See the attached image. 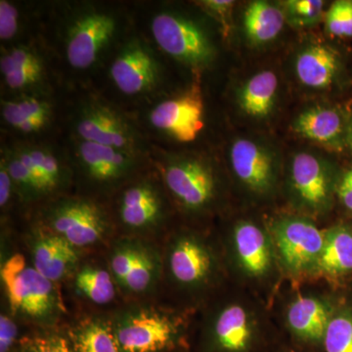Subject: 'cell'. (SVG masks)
Returning a JSON list of instances; mask_svg holds the SVG:
<instances>
[{
    "label": "cell",
    "mask_w": 352,
    "mask_h": 352,
    "mask_svg": "<svg viewBox=\"0 0 352 352\" xmlns=\"http://www.w3.org/2000/svg\"><path fill=\"white\" fill-rule=\"evenodd\" d=\"M16 352H36V351H34V346H32L29 340L27 342H23Z\"/></svg>",
    "instance_id": "cell-40"
},
{
    "label": "cell",
    "mask_w": 352,
    "mask_h": 352,
    "mask_svg": "<svg viewBox=\"0 0 352 352\" xmlns=\"http://www.w3.org/2000/svg\"><path fill=\"white\" fill-rule=\"evenodd\" d=\"M170 199L154 166L126 183L109 201L116 228L144 238L157 232L170 214Z\"/></svg>",
    "instance_id": "cell-6"
},
{
    "label": "cell",
    "mask_w": 352,
    "mask_h": 352,
    "mask_svg": "<svg viewBox=\"0 0 352 352\" xmlns=\"http://www.w3.org/2000/svg\"><path fill=\"white\" fill-rule=\"evenodd\" d=\"M71 138L150 155L152 143L126 113L96 94L82 97L69 117Z\"/></svg>",
    "instance_id": "cell-5"
},
{
    "label": "cell",
    "mask_w": 352,
    "mask_h": 352,
    "mask_svg": "<svg viewBox=\"0 0 352 352\" xmlns=\"http://www.w3.org/2000/svg\"><path fill=\"white\" fill-rule=\"evenodd\" d=\"M164 271L180 289L199 292L214 283L219 273V258L207 241L184 231L175 234L166 245Z\"/></svg>",
    "instance_id": "cell-14"
},
{
    "label": "cell",
    "mask_w": 352,
    "mask_h": 352,
    "mask_svg": "<svg viewBox=\"0 0 352 352\" xmlns=\"http://www.w3.org/2000/svg\"><path fill=\"white\" fill-rule=\"evenodd\" d=\"M234 175L248 191L256 196H266L274 189L277 180L276 162L270 150L250 140L237 139L230 149Z\"/></svg>",
    "instance_id": "cell-21"
},
{
    "label": "cell",
    "mask_w": 352,
    "mask_h": 352,
    "mask_svg": "<svg viewBox=\"0 0 352 352\" xmlns=\"http://www.w3.org/2000/svg\"><path fill=\"white\" fill-rule=\"evenodd\" d=\"M326 29L333 36L352 38V1L333 2L326 17Z\"/></svg>",
    "instance_id": "cell-33"
},
{
    "label": "cell",
    "mask_w": 352,
    "mask_h": 352,
    "mask_svg": "<svg viewBox=\"0 0 352 352\" xmlns=\"http://www.w3.org/2000/svg\"><path fill=\"white\" fill-rule=\"evenodd\" d=\"M73 276L76 292L95 305H108L117 296L118 287L108 267L80 265Z\"/></svg>",
    "instance_id": "cell-30"
},
{
    "label": "cell",
    "mask_w": 352,
    "mask_h": 352,
    "mask_svg": "<svg viewBox=\"0 0 352 352\" xmlns=\"http://www.w3.org/2000/svg\"><path fill=\"white\" fill-rule=\"evenodd\" d=\"M124 22L120 11L106 6L80 3L69 9L61 27L62 51L69 66L76 71L97 66L124 41Z\"/></svg>",
    "instance_id": "cell-2"
},
{
    "label": "cell",
    "mask_w": 352,
    "mask_h": 352,
    "mask_svg": "<svg viewBox=\"0 0 352 352\" xmlns=\"http://www.w3.org/2000/svg\"><path fill=\"white\" fill-rule=\"evenodd\" d=\"M146 118L152 131L176 142H193L205 127V104L200 83L195 82L182 94L153 104Z\"/></svg>",
    "instance_id": "cell-16"
},
{
    "label": "cell",
    "mask_w": 352,
    "mask_h": 352,
    "mask_svg": "<svg viewBox=\"0 0 352 352\" xmlns=\"http://www.w3.org/2000/svg\"><path fill=\"white\" fill-rule=\"evenodd\" d=\"M270 233L278 261L293 275L315 273L325 232L311 220L302 217H282L271 223Z\"/></svg>",
    "instance_id": "cell-15"
},
{
    "label": "cell",
    "mask_w": 352,
    "mask_h": 352,
    "mask_svg": "<svg viewBox=\"0 0 352 352\" xmlns=\"http://www.w3.org/2000/svg\"><path fill=\"white\" fill-rule=\"evenodd\" d=\"M0 75L4 96L52 94L47 56L36 41L1 48Z\"/></svg>",
    "instance_id": "cell-17"
},
{
    "label": "cell",
    "mask_w": 352,
    "mask_h": 352,
    "mask_svg": "<svg viewBox=\"0 0 352 352\" xmlns=\"http://www.w3.org/2000/svg\"><path fill=\"white\" fill-rule=\"evenodd\" d=\"M337 193L344 207L352 210V168L340 179L338 184Z\"/></svg>",
    "instance_id": "cell-38"
},
{
    "label": "cell",
    "mask_w": 352,
    "mask_h": 352,
    "mask_svg": "<svg viewBox=\"0 0 352 352\" xmlns=\"http://www.w3.org/2000/svg\"><path fill=\"white\" fill-rule=\"evenodd\" d=\"M333 315L332 308L320 298L298 296L287 310V325L303 344L322 346Z\"/></svg>",
    "instance_id": "cell-23"
},
{
    "label": "cell",
    "mask_w": 352,
    "mask_h": 352,
    "mask_svg": "<svg viewBox=\"0 0 352 352\" xmlns=\"http://www.w3.org/2000/svg\"><path fill=\"white\" fill-rule=\"evenodd\" d=\"M68 340L73 352H120L112 322L102 317L78 323L69 331Z\"/></svg>",
    "instance_id": "cell-27"
},
{
    "label": "cell",
    "mask_w": 352,
    "mask_h": 352,
    "mask_svg": "<svg viewBox=\"0 0 352 352\" xmlns=\"http://www.w3.org/2000/svg\"><path fill=\"white\" fill-rule=\"evenodd\" d=\"M229 250L234 266L249 279H264L274 270L277 256L270 233L252 220L234 224Z\"/></svg>",
    "instance_id": "cell-20"
},
{
    "label": "cell",
    "mask_w": 352,
    "mask_h": 352,
    "mask_svg": "<svg viewBox=\"0 0 352 352\" xmlns=\"http://www.w3.org/2000/svg\"><path fill=\"white\" fill-rule=\"evenodd\" d=\"M82 195L108 204L126 183L152 168L150 155L71 138L66 148Z\"/></svg>",
    "instance_id": "cell-1"
},
{
    "label": "cell",
    "mask_w": 352,
    "mask_h": 352,
    "mask_svg": "<svg viewBox=\"0 0 352 352\" xmlns=\"http://www.w3.org/2000/svg\"><path fill=\"white\" fill-rule=\"evenodd\" d=\"M289 19L296 25H312L320 19L324 1L320 0H289L285 2Z\"/></svg>",
    "instance_id": "cell-34"
},
{
    "label": "cell",
    "mask_w": 352,
    "mask_h": 352,
    "mask_svg": "<svg viewBox=\"0 0 352 352\" xmlns=\"http://www.w3.org/2000/svg\"><path fill=\"white\" fill-rule=\"evenodd\" d=\"M352 272V231L336 226L325 232L323 249L317 263L316 274L330 278L344 276Z\"/></svg>",
    "instance_id": "cell-26"
},
{
    "label": "cell",
    "mask_w": 352,
    "mask_h": 352,
    "mask_svg": "<svg viewBox=\"0 0 352 352\" xmlns=\"http://www.w3.org/2000/svg\"><path fill=\"white\" fill-rule=\"evenodd\" d=\"M14 201H17V195L12 177L4 162L0 161V208L2 212H7Z\"/></svg>",
    "instance_id": "cell-37"
},
{
    "label": "cell",
    "mask_w": 352,
    "mask_h": 352,
    "mask_svg": "<svg viewBox=\"0 0 352 352\" xmlns=\"http://www.w3.org/2000/svg\"><path fill=\"white\" fill-rule=\"evenodd\" d=\"M292 129L303 138L335 149L346 140L344 118L333 108L316 106L303 111L294 120Z\"/></svg>",
    "instance_id": "cell-24"
},
{
    "label": "cell",
    "mask_w": 352,
    "mask_h": 352,
    "mask_svg": "<svg viewBox=\"0 0 352 352\" xmlns=\"http://www.w3.org/2000/svg\"><path fill=\"white\" fill-rule=\"evenodd\" d=\"M111 322L120 352H166L177 346L182 337L176 317L149 305L127 307Z\"/></svg>",
    "instance_id": "cell-9"
},
{
    "label": "cell",
    "mask_w": 352,
    "mask_h": 352,
    "mask_svg": "<svg viewBox=\"0 0 352 352\" xmlns=\"http://www.w3.org/2000/svg\"><path fill=\"white\" fill-rule=\"evenodd\" d=\"M289 191L294 204L311 215L327 212L336 189L332 168L324 160L302 152L292 160Z\"/></svg>",
    "instance_id": "cell-18"
},
{
    "label": "cell",
    "mask_w": 352,
    "mask_h": 352,
    "mask_svg": "<svg viewBox=\"0 0 352 352\" xmlns=\"http://www.w3.org/2000/svg\"><path fill=\"white\" fill-rule=\"evenodd\" d=\"M108 268L120 292L140 298L152 293L159 284L164 256L144 238L122 235L111 247Z\"/></svg>",
    "instance_id": "cell-10"
},
{
    "label": "cell",
    "mask_w": 352,
    "mask_h": 352,
    "mask_svg": "<svg viewBox=\"0 0 352 352\" xmlns=\"http://www.w3.org/2000/svg\"><path fill=\"white\" fill-rule=\"evenodd\" d=\"M19 338V328L8 314L0 316V352H16Z\"/></svg>",
    "instance_id": "cell-35"
},
{
    "label": "cell",
    "mask_w": 352,
    "mask_h": 352,
    "mask_svg": "<svg viewBox=\"0 0 352 352\" xmlns=\"http://www.w3.org/2000/svg\"><path fill=\"white\" fill-rule=\"evenodd\" d=\"M57 104L52 94L2 96L0 117L3 131L14 140H41L56 120Z\"/></svg>",
    "instance_id": "cell-19"
},
{
    "label": "cell",
    "mask_w": 352,
    "mask_h": 352,
    "mask_svg": "<svg viewBox=\"0 0 352 352\" xmlns=\"http://www.w3.org/2000/svg\"><path fill=\"white\" fill-rule=\"evenodd\" d=\"M24 11L20 6L8 0L0 1V41L1 48L19 43L18 38L25 28Z\"/></svg>",
    "instance_id": "cell-32"
},
{
    "label": "cell",
    "mask_w": 352,
    "mask_h": 352,
    "mask_svg": "<svg viewBox=\"0 0 352 352\" xmlns=\"http://www.w3.org/2000/svg\"><path fill=\"white\" fill-rule=\"evenodd\" d=\"M0 275L14 314L41 327L56 323L64 310L57 284L41 275L20 254L2 263Z\"/></svg>",
    "instance_id": "cell-7"
},
{
    "label": "cell",
    "mask_w": 352,
    "mask_h": 352,
    "mask_svg": "<svg viewBox=\"0 0 352 352\" xmlns=\"http://www.w3.org/2000/svg\"><path fill=\"white\" fill-rule=\"evenodd\" d=\"M38 208V224L78 251L105 242L116 228L108 204L82 194H66Z\"/></svg>",
    "instance_id": "cell-4"
},
{
    "label": "cell",
    "mask_w": 352,
    "mask_h": 352,
    "mask_svg": "<svg viewBox=\"0 0 352 352\" xmlns=\"http://www.w3.org/2000/svg\"><path fill=\"white\" fill-rule=\"evenodd\" d=\"M25 164L36 189L38 207L66 195L75 186L66 149L44 140L4 142Z\"/></svg>",
    "instance_id": "cell-13"
},
{
    "label": "cell",
    "mask_w": 352,
    "mask_h": 352,
    "mask_svg": "<svg viewBox=\"0 0 352 352\" xmlns=\"http://www.w3.org/2000/svg\"><path fill=\"white\" fill-rule=\"evenodd\" d=\"M322 346L325 352H352V309L333 315Z\"/></svg>",
    "instance_id": "cell-31"
},
{
    "label": "cell",
    "mask_w": 352,
    "mask_h": 352,
    "mask_svg": "<svg viewBox=\"0 0 352 352\" xmlns=\"http://www.w3.org/2000/svg\"><path fill=\"white\" fill-rule=\"evenodd\" d=\"M339 66V58L331 48L314 44L296 57V74L305 87L322 89L332 85Z\"/></svg>",
    "instance_id": "cell-25"
},
{
    "label": "cell",
    "mask_w": 352,
    "mask_h": 352,
    "mask_svg": "<svg viewBox=\"0 0 352 352\" xmlns=\"http://www.w3.org/2000/svg\"><path fill=\"white\" fill-rule=\"evenodd\" d=\"M346 142L347 144L349 145V147H351L352 151V124H351V126L347 127Z\"/></svg>",
    "instance_id": "cell-41"
},
{
    "label": "cell",
    "mask_w": 352,
    "mask_h": 352,
    "mask_svg": "<svg viewBox=\"0 0 352 352\" xmlns=\"http://www.w3.org/2000/svg\"><path fill=\"white\" fill-rule=\"evenodd\" d=\"M284 11L267 1H254L245 9V36L254 44H265L276 38L283 30Z\"/></svg>",
    "instance_id": "cell-28"
},
{
    "label": "cell",
    "mask_w": 352,
    "mask_h": 352,
    "mask_svg": "<svg viewBox=\"0 0 352 352\" xmlns=\"http://www.w3.org/2000/svg\"><path fill=\"white\" fill-rule=\"evenodd\" d=\"M109 78L120 94L131 98H149L163 82V66L151 44L141 36L124 38L115 50Z\"/></svg>",
    "instance_id": "cell-12"
},
{
    "label": "cell",
    "mask_w": 352,
    "mask_h": 352,
    "mask_svg": "<svg viewBox=\"0 0 352 352\" xmlns=\"http://www.w3.org/2000/svg\"><path fill=\"white\" fill-rule=\"evenodd\" d=\"M32 265L58 284L75 274L80 266V252L68 241L36 223L29 237Z\"/></svg>",
    "instance_id": "cell-22"
},
{
    "label": "cell",
    "mask_w": 352,
    "mask_h": 352,
    "mask_svg": "<svg viewBox=\"0 0 352 352\" xmlns=\"http://www.w3.org/2000/svg\"><path fill=\"white\" fill-rule=\"evenodd\" d=\"M36 352H73L67 338L57 333H43L30 340Z\"/></svg>",
    "instance_id": "cell-36"
},
{
    "label": "cell",
    "mask_w": 352,
    "mask_h": 352,
    "mask_svg": "<svg viewBox=\"0 0 352 352\" xmlns=\"http://www.w3.org/2000/svg\"><path fill=\"white\" fill-rule=\"evenodd\" d=\"M150 31L160 50L185 66L201 69L215 59L217 50L207 31L182 13L157 11L150 21Z\"/></svg>",
    "instance_id": "cell-11"
},
{
    "label": "cell",
    "mask_w": 352,
    "mask_h": 352,
    "mask_svg": "<svg viewBox=\"0 0 352 352\" xmlns=\"http://www.w3.org/2000/svg\"><path fill=\"white\" fill-rule=\"evenodd\" d=\"M263 322L248 302L231 300L208 319L200 352H263L266 346Z\"/></svg>",
    "instance_id": "cell-8"
},
{
    "label": "cell",
    "mask_w": 352,
    "mask_h": 352,
    "mask_svg": "<svg viewBox=\"0 0 352 352\" xmlns=\"http://www.w3.org/2000/svg\"><path fill=\"white\" fill-rule=\"evenodd\" d=\"M200 3L208 12L217 14L220 17H224L234 6V1L230 0H205Z\"/></svg>",
    "instance_id": "cell-39"
},
{
    "label": "cell",
    "mask_w": 352,
    "mask_h": 352,
    "mask_svg": "<svg viewBox=\"0 0 352 352\" xmlns=\"http://www.w3.org/2000/svg\"><path fill=\"white\" fill-rule=\"evenodd\" d=\"M278 85L279 82L273 72L263 71L252 76L241 89V109L251 117H267L276 102Z\"/></svg>",
    "instance_id": "cell-29"
},
{
    "label": "cell",
    "mask_w": 352,
    "mask_h": 352,
    "mask_svg": "<svg viewBox=\"0 0 352 352\" xmlns=\"http://www.w3.org/2000/svg\"><path fill=\"white\" fill-rule=\"evenodd\" d=\"M150 157L166 193L190 215L212 212L220 197V182L210 160L198 154L166 152L153 144Z\"/></svg>",
    "instance_id": "cell-3"
}]
</instances>
